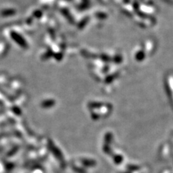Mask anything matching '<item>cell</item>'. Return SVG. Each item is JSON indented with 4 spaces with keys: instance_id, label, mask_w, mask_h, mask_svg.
Listing matches in <instances>:
<instances>
[{
    "instance_id": "cell-1",
    "label": "cell",
    "mask_w": 173,
    "mask_h": 173,
    "mask_svg": "<svg viewBox=\"0 0 173 173\" xmlns=\"http://www.w3.org/2000/svg\"><path fill=\"white\" fill-rule=\"evenodd\" d=\"M14 13V11L12 9H4L2 11V16H8L11 15Z\"/></svg>"
}]
</instances>
